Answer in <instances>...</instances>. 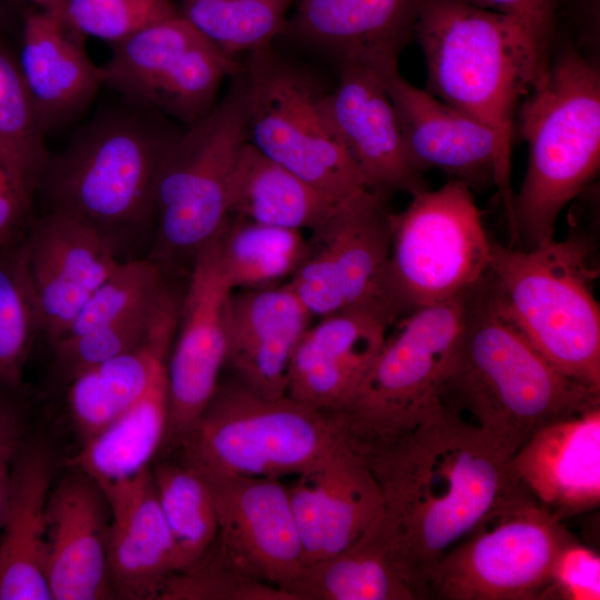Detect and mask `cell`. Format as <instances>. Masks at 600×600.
I'll return each mask as SVG.
<instances>
[{
  "label": "cell",
  "mask_w": 600,
  "mask_h": 600,
  "mask_svg": "<svg viewBox=\"0 0 600 600\" xmlns=\"http://www.w3.org/2000/svg\"><path fill=\"white\" fill-rule=\"evenodd\" d=\"M358 451L381 494L373 534L419 600L428 599L437 562L506 491L514 452L442 400L397 440Z\"/></svg>",
  "instance_id": "1"
},
{
  "label": "cell",
  "mask_w": 600,
  "mask_h": 600,
  "mask_svg": "<svg viewBox=\"0 0 600 600\" xmlns=\"http://www.w3.org/2000/svg\"><path fill=\"white\" fill-rule=\"evenodd\" d=\"M441 400L516 452L544 426L600 407L501 310L487 276L469 289L459 350Z\"/></svg>",
  "instance_id": "2"
},
{
  "label": "cell",
  "mask_w": 600,
  "mask_h": 600,
  "mask_svg": "<svg viewBox=\"0 0 600 600\" xmlns=\"http://www.w3.org/2000/svg\"><path fill=\"white\" fill-rule=\"evenodd\" d=\"M529 149L513 199L510 244L532 249L553 239L563 208L594 179L600 163V70L581 49L552 52L518 116Z\"/></svg>",
  "instance_id": "3"
},
{
  "label": "cell",
  "mask_w": 600,
  "mask_h": 600,
  "mask_svg": "<svg viewBox=\"0 0 600 600\" xmlns=\"http://www.w3.org/2000/svg\"><path fill=\"white\" fill-rule=\"evenodd\" d=\"M173 139L138 110L94 119L49 158L39 189L47 211L91 227L127 261L156 222L158 171Z\"/></svg>",
  "instance_id": "4"
},
{
  "label": "cell",
  "mask_w": 600,
  "mask_h": 600,
  "mask_svg": "<svg viewBox=\"0 0 600 600\" xmlns=\"http://www.w3.org/2000/svg\"><path fill=\"white\" fill-rule=\"evenodd\" d=\"M593 250L581 231L528 250L491 239L486 276L501 310L533 347L566 376L600 390Z\"/></svg>",
  "instance_id": "5"
},
{
  "label": "cell",
  "mask_w": 600,
  "mask_h": 600,
  "mask_svg": "<svg viewBox=\"0 0 600 600\" xmlns=\"http://www.w3.org/2000/svg\"><path fill=\"white\" fill-rule=\"evenodd\" d=\"M413 36L426 90L490 127L511 158L519 108L542 74L529 38L510 19L467 0H424Z\"/></svg>",
  "instance_id": "6"
},
{
  "label": "cell",
  "mask_w": 600,
  "mask_h": 600,
  "mask_svg": "<svg viewBox=\"0 0 600 600\" xmlns=\"http://www.w3.org/2000/svg\"><path fill=\"white\" fill-rule=\"evenodd\" d=\"M333 414L262 396L234 378L219 382L174 449L203 476L280 479L300 474L351 446Z\"/></svg>",
  "instance_id": "7"
},
{
  "label": "cell",
  "mask_w": 600,
  "mask_h": 600,
  "mask_svg": "<svg viewBox=\"0 0 600 600\" xmlns=\"http://www.w3.org/2000/svg\"><path fill=\"white\" fill-rule=\"evenodd\" d=\"M468 291L397 320L353 394L333 413L358 450L397 440L441 400L463 332Z\"/></svg>",
  "instance_id": "8"
},
{
  "label": "cell",
  "mask_w": 600,
  "mask_h": 600,
  "mask_svg": "<svg viewBox=\"0 0 600 600\" xmlns=\"http://www.w3.org/2000/svg\"><path fill=\"white\" fill-rule=\"evenodd\" d=\"M246 142L248 107L241 70L222 101L174 138L160 163L154 190L156 256L149 258L163 270L174 261L191 267L196 254L227 223L230 176Z\"/></svg>",
  "instance_id": "9"
},
{
  "label": "cell",
  "mask_w": 600,
  "mask_h": 600,
  "mask_svg": "<svg viewBox=\"0 0 600 600\" xmlns=\"http://www.w3.org/2000/svg\"><path fill=\"white\" fill-rule=\"evenodd\" d=\"M491 239L472 189L449 179L392 212L383 296L398 316L460 294L489 269Z\"/></svg>",
  "instance_id": "10"
},
{
  "label": "cell",
  "mask_w": 600,
  "mask_h": 600,
  "mask_svg": "<svg viewBox=\"0 0 600 600\" xmlns=\"http://www.w3.org/2000/svg\"><path fill=\"white\" fill-rule=\"evenodd\" d=\"M573 537L511 477L489 513L433 568L428 599L541 600L554 559Z\"/></svg>",
  "instance_id": "11"
},
{
  "label": "cell",
  "mask_w": 600,
  "mask_h": 600,
  "mask_svg": "<svg viewBox=\"0 0 600 600\" xmlns=\"http://www.w3.org/2000/svg\"><path fill=\"white\" fill-rule=\"evenodd\" d=\"M242 73L249 143L338 202L367 190L332 131L326 92L314 80L269 46L249 53Z\"/></svg>",
  "instance_id": "12"
},
{
  "label": "cell",
  "mask_w": 600,
  "mask_h": 600,
  "mask_svg": "<svg viewBox=\"0 0 600 600\" xmlns=\"http://www.w3.org/2000/svg\"><path fill=\"white\" fill-rule=\"evenodd\" d=\"M391 237L392 212L386 197L363 190L341 201L312 230L308 257L287 283L318 317L387 301L383 283Z\"/></svg>",
  "instance_id": "13"
},
{
  "label": "cell",
  "mask_w": 600,
  "mask_h": 600,
  "mask_svg": "<svg viewBox=\"0 0 600 600\" xmlns=\"http://www.w3.org/2000/svg\"><path fill=\"white\" fill-rule=\"evenodd\" d=\"M402 138L414 164L426 172L437 169L471 189L492 183L503 202L509 236L513 226L514 191L511 158L487 124L418 88L398 66L383 70Z\"/></svg>",
  "instance_id": "14"
},
{
  "label": "cell",
  "mask_w": 600,
  "mask_h": 600,
  "mask_svg": "<svg viewBox=\"0 0 600 600\" xmlns=\"http://www.w3.org/2000/svg\"><path fill=\"white\" fill-rule=\"evenodd\" d=\"M231 291L219 264L216 236L190 267L166 364L169 417L164 443L173 449L203 412L220 382L226 367V311Z\"/></svg>",
  "instance_id": "15"
},
{
  "label": "cell",
  "mask_w": 600,
  "mask_h": 600,
  "mask_svg": "<svg viewBox=\"0 0 600 600\" xmlns=\"http://www.w3.org/2000/svg\"><path fill=\"white\" fill-rule=\"evenodd\" d=\"M339 67V82L324 93L322 107L366 189L386 198L429 189L406 148L383 70L361 62Z\"/></svg>",
  "instance_id": "16"
},
{
  "label": "cell",
  "mask_w": 600,
  "mask_h": 600,
  "mask_svg": "<svg viewBox=\"0 0 600 600\" xmlns=\"http://www.w3.org/2000/svg\"><path fill=\"white\" fill-rule=\"evenodd\" d=\"M201 476L213 494L217 540L226 554L249 576L286 591L303 568L287 487L271 478Z\"/></svg>",
  "instance_id": "17"
},
{
  "label": "cell",
  "mask_w": 600,
  "mask_h": 600,
  "mask_svg": "<svg viewBox=\"0 0 600 600\" xmlns=\"http://www.w3.org/2000/svg\"><path fill=\"white\" fill-rule=\"evenodd\" d=\"M21 243L41 334L52 347L122 261L91 227L54 211L32 220Z\"/></svg>",
  "instance_id": "18"
},
{
  "label": "cell",
  "mask_w": 600,
  "mask_h": 600,
  "mask_svg": "<svg viewBox=\"0 0 600 600\" xmlns=\"http://www.w3.org/2000/svg\"><path fill=\"white\" fill-rule=\"evenodd\" d=\"M398 320L384 300H372L323 317L300 339L286 394L333 414L348 402Z\"/></svg>",
  "instance_id": "19"
},
{
  "label": "cell",
  "mask_w": 600,
  "mask_h": 600,
  "mask_svg": "<svg viewBox=\"0 0 600 600\" xmlns=\"http://www.w3.org/2000/svg\"><path fill=\"white\" fill-rule=\"evenodd\" d=\"M296 477L287 490L303 568L348 548L380 517L378 483L352 444Z\"/></svg>",
  "instance_id": "20"
},
{
  "label": "cell",
  "mask_w": 600,
  "mask_h": 600,
  "mask_svg": "<svg viewBox=\"0 0 600 600\" xmlns=\"http://www.w3.org/2000/svg\"><path fill=\"white\" fill-rule=\"evenodd\" d=\"M110 511L101 487L73 468L51 489L46 514L44 574L52 599L112 596L108 573Z\"/></svg>",
  "instance_id": "21"
},
{
  "label": "cell",
  "mask_w": 600,
  "mask_h": 600,
  "mask_svg": "<svg viewBox=\"0 0 600 600\" xmlns=\"http://www.w3.org/2000/svg\"><path fill=\"white\" fill-rule=\"evenodd\" d=\"M311 317L288 283L232 290L226 311V367L262 396H287L290 362Z\"/></svg>",
  "instance_id": "22"
},
{
  "label": "cell",
  "mask_w": 600,
  "mask_h": 600,
  "mask_svg": "<svg viewBox=\"0 0 600 600\" xmlns=\"http://www.w3.org/2000/svg\"><path fill=\"white\" fill-rule=\"evenodd\" d=\"M110 511L108 573L112 596L159 599L183 561L160 509L151 470L100 486Z\"/></svg>",
  "instance_id": "23"
},
{
  "label": "cell",
  "mask_w": 600,
  "mask_h": 600,
  "mask_svg": "<svg viewBox=\"0 0 600 600\" xmlns=\"http://www.w3.org/2000/svg\"><path fill=\"white\" fill-rule=\"evenodd\" d=\"M510 477L561 519L600 502V407L549 423L514 452Z\"/></svg>",
  "instance_id": "24"
},
{
  "label": "cell",
  "mask_w": 600,
  "mask_h": 600,
  "mask_svg": "<svg viewBox=\"0 0 600 600\" xmlns=\"http://www.w3.org/2000/svg\"><path fill=\"white\" fill-rule=\"evenodd\" d=\"M424 0H296L286 30L332 54L380 70L398 66Z\"/></svg>",
  "instance_id": "25"
},
{
  "label": "cell",
  "mask_w": 600,
  "mask_h": 600,
  "mask_svg": "<svg viewBox=\"0 0 600 600\" xmlns=\"http://www.w3.org/2000/svg\"><path fill=\"white\" fill-rule=\"evenodd\" d=\"M180 301L181 293L167 284L150 332L140 346L69 380V411L84 440L136 403L166 368Z\"/></svg>",
  "instance_id": "26"
},
{
  "label": "cell",
  "mask_w": 600,
  "mask_h": 600,
  "mask_svg": "<svg viewBox=\"0 0 600 600\" xmlns=\"http://www.w3.org/2000/svg\"><path fill=\"white\" fill-rule=\"evenodd\" d=\"M17 60L46 132L78 117L101 84L98 67L53 11L24 16Z\"/></svg>",
  "instance_id": "27"
},
{
  "label": "cell",
  "mask_w": 600,
  "mask_h": 600,
  "mask_svg": "<svg viewBox=\"0 0 600 600\" xmlns=\"http://www.w3.org/2000/svg\"><path fill=\"white\" fill-rule=\"evenodd\" d=\"M52 461L39 446L19 451L0 528V600L52 599L44 574Z\"/></svg>",
  "instance_id": "28"
},
{
  "label": "cell",
  "mask_w": 600,
  "mask_h": 600,
  "mask_svg": "<svg viewBox=\"0 0 600 600\" xmlns=\"http://www.w3.org/2000/svg\"><path fill=\"white\" fill-rule=\"evenodd\" d=\"M339 203L249 142L243 144L236 159L228 189L230 216L312 231Z\"/></svg>",
  "instance_id": "29"
},
{
  "label": "cell",
  "mask_w": 600,
  "mask_h": 600,
  "mask_svg": "<svg viewBox=\"0 0 600 600\" xmlns=\"http://www.w3.org/2000/svg\"><path fill=\"white\" fill-rule=\"evenodd\" d=\"M168 417L164 368L136 403L84 440L70 464L99 486L132 478L149 469L150 461L164 443Z\"/></svg>",
  "instance_id": "30"
},
{
  "label": "cell",
  "mask_w": 600,
  "mask_h": 600,
  "mask_svg": "<svg viewBox=\"0 0 600 600\" xmlns=\"http://www.w3.org/2000/svg\"><path fill=\"white\" fill-rule=\"evenodd\" d=\"M292 600H419L373 534L311 563L286 588Z\"/></svg>",
  "instance_id": "31"
},
{
  "label": "cell",
  "mask_w": 600,
  "mask_h": 600,
  "mask_svg": "<svg viewBox=\"0 0 600 600\" xmlns=\"http://www.w3.org/2000/svg\"><path fill=\"white\" fill-rule=\"evenodd\" d=\"M203 36L181 14L158 19L112 44L108 62L98 67L101 84L138 108L149 109L184 53Z\"/></svg>",
  "instance_id": "32"
},
{
  "label": "cell",
  "mask_w": 600,
  "mask_h": 600,
  "mask_svg": "<svg viewBox=\"0 0 600 600\" xmlns=\"http://www.w3.org/2000/svg\"><path fill=\"white\" fill-rule=\"evenodd\" d=\"M309 253L302 231L230 216L218 234L222 274L232 290L280 284Z\"/></svg>",
  "instance_id": "33"
},
{
  "label": "cell",
  "mask_w": 600,
  "mask_h": 600,
  "mask_svg": "<svg viewBox=\"0 0 600 600\" xmlns=\"http://www.w3.org/2000/svg\"><path fill=\"white\" fill-rule=\"evenodd\" d=\"M157 499L183 561V569L201 558L218 536V517L207 480L178 459L151 471Z\"/></svg>",
  "instance_id": "34"
},
{
  "label": "cell",
  "mask_w": 600,
  "mask_h": 600,
  "mask_svg": "<svg viewBox=\"0 0 600 600\" xmlns=\"http://www.w3.org/2000/svg\"><path fill=\"white\" fill-rule=\"evenodd\" d=\"M181 14L227 57L268 47L296 0H178Z\"/></svg>",
  "instance_id": "35"
},
{
  "label": "cell",
  "mask_w": 600,
  "mask_h": 600,
  "mask_svg": "<svg viewBox=\"0 0 600 600\" xmlns=\"http://www.w3.org/2000/svg\"><path fill=\"white\" fill-rule=\"evenodd\" d=\"M41 322L22 243L0 249V386H22Z\"/></svg>",
  "instance_id": "36"
},
{
  "label": "cell",
  "mask_w": 600,
  "mask_h": 600,
  "mask_svg": "<svg viewBox=\"0 0 600 600\" xmlns=\"http://www.w3.org/2000/svg\"><path fill=\"white\" fill-rule=\"evenodd\" d=\"M44 136L17 57L0 41V154L41 183L50 158Z\"/></svg>",
  "instance_id": "37"
},
{
  "label": "cell",
  "mask_w": 600,
  "mask_h": 600,
  "mask_svg": "<svg viewBox=\"0 0 600 600\" xmlns=\"http://www.w3.org/2000/svg\"><path fill=\"white\" fill-rule=\"evenodd\" d=\"M242 68L207 38H201L182 57L171 77L153 98L158 109L184 122L194 123L213 107L223 79Z\"/></svg>",
  "instance_id": "38"
},
{
  "label": "cell",
  "mask_w": 600,
  "mask_h": 600,
  "mask_svg": "<svg viewBox=\"0 0 600 600\" xmlns=\"http://www.w3.org/2000/svg\"><path fill=\"white\" fill-rule=\"evenodd\" d=\"M166 283L163 269L150 258L122 261L88 299L62 338L111 324L151 307Z\"/></svg>",
  "instance_id": "39"
},
{
  "label": "cell",
  "mask_w": 600,
  "mask_h": 600,
  "mask_svg": "<svg viewBox=\"0 0 600 600\" xmlns=\"http://www.w3.org/2000/svg\"><path fill=\"white\" fill-rule=\"evenodd\" d=\"M159 599L164 600H292L282 589L238 568L216 539L208 551L174 573Z\"/></svg>",
  "instance_id": "40"
},
{
  "label": "cell",
  "mask_w": 600,
  "mask_h": 600,
  "mask_svg": "<svg viewBox=\"0 0 600 600\" xmlns=\"http://www.w3.org/2000/svg\"><path fill=\"white\" fill-rule=\"evenodd\" d=\"M177 12L171 0H67L57 13L73 37H93L112 46Z\"/></svg>",
  "instance_id": "41"
},
{
  "label": "cell",
  "mask_w": 600,
  "mask_h": 600,
  "mask_svg": "<svg viewBox=\"0 0 600 600\" xmlns=\"http://www.w3.org/2000/svg\"><path fill=\"white\" fill-rule=\"evenodd\" d=\"M163 290L157 301L144 310L111 324L57 341L52 349L67 379L70 380L87 368L140 346L150 332Z\"/></svg>",
  "instance_id": "42"
},
{
  "label": "cell",
  "mask_w": 600,
  "mask_h": 600,
  "mask_svg": "<svg viewBox=\"0 0 600 600\" xmlns=\"http://www.w3.org/2000/svg\"><path fill=\"white\" fill-rule=\"evenodd\" d=\"M541 599L599 600V553L570 539L558 552Z\"/></svg>",
  "instance_id": "43"
},
{
  "label": "cell",
  "mask_w": 600,
  "mask_h": 600,
  "mask_svg": "<svg viewBox=\"0 0 600 600\" xmlns=\"http://www.w3.org/2000/svg\"><path fill=\"white\" fill-rule=\"evenodd\" d=\"M40 181L0 154V249L22 241Z\"/></svg>",
  "instance_id": "44"
},
{
  "label": "cell",
  "mask_w": 600,
  "mask_h": 600,
  "mask_svg": "<svg viewBox=\"0 0 600 600\" xmlns=\"http://www.w3.org/2000/svg\"><path fill=\"white\" fill-rule=\"evenodd\" d=\"M514 22L529 38L542 73L553 52L556 0H467Z\"/></svg>",
  "instance_id": "45"
},
{
  "label": "cell",
  "mask_w": 600,
  "mask_h": 600,
  "mask_svg": "<svg viewBox=\"0 0 600 600\" xmlns=\"http://www.w3.org/2000/svg\"><path fill=\"white\" fill-rule=\"evenodd\" d=\"M21 426L13 409L0 400V528L4 517L14 461L20 451Z\"/></svg>",
  "instance_id": "46"
},
{
  "label": "cell",
  "mask_w": 600,
  "mask_h": 600,
  "mask_svg": "<svg viewBox=\"0 0 600 600\" xmlns=\"http://www.w3.org/2000/svg\"><path fill=\"white\" fill-rule=\"evenodd\" d=\"M32 3L39 10L59 12L67 0H23Z\"/></svg>",
  "instance_id": "47"
}]
</instances>
